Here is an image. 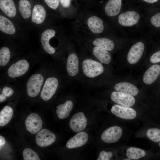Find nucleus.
<instances>
[{
    "mask_svg": "<svg viewBox=\"0 0 160 160\" xmlns=\"http://www.w3.org/2000/svg\"><path fill=\"white\" fill-rule=\"evenodd\" d=\"M147 12L135 10L123 11L117 17V22L121 30L122 37H141L146 36Z\"/></svg>",
    "mask_w": 160,
    "mask_h": 160,
    "instance_id": "obj_1",
    "label": "nucleus"
},
{
    "mask_svg": "<svg viewBox=\"0 0 160 160\" xmlns=\"http://www.w3.org/2000/svg\"><path fill=\"white\" fill-rule=\"evenodd\" d=\"M81 65L82 73L87 79H96L104 71V67L101 63L92 59L87 58L84 60Z\"/></svg>",
    "mask_w": 160,
    "mask_h": 160,
    "instance_id": "obj_2",
    "label": "nucleus"
},
{
    "mask_svg": "<svg viewBox=\"0 0 160 160\" xmlns=\"http://www.w3.org/2000/svg\"><path fill=\"white\" fill-rule=\"evenodd\" d=\"M44 81V78L40 74L32 75L28 80L26 85V91L29 96L34 97L39 93Z\"/></svg>",
    "mask_w": 160,
    "mask_h": 160,
    "instance_id": "obj_3",
    "label": "nucleus"
},
{
    "mask_svg": "<svg viewBox=\"0 0 160 160\" xmlns=\"http://www.w3.org/2000/svg\"><path fill=\"white\" fill-rule=\"evenodd\" d=\"M58 86V79L50 77L46 80L41 94V97L44 101L50 100L55 93Z\"/></svg>",
    "mask_w": 160,
    "mask_h": 160,
    "instance_id": "obj_4",
    "label": "nucleus"
},
{
    "mask_svg": "<svg viewBox=\"0 0 160 160\" xmlns=\"http://www.w3.org/2000/svg\"><path fill=\"white\" fill-rule=\"evenodd\" d=\"M145 49V44L142 41L135 43L129 50L127 56L128 62L131 64H136L142 57Z\"/></svg>",
    "mask_w": 160,
    "mask_h": 160,
    "instance_id": "obj_5",
    "label": "nucleus"
},
{
    "mask_svg": "<svg viewBox=\"0 0 160 160\" xmlns=\"http://www.w3.org/2000/svg\"><path fill=\"white\" fill-rule=\"evenodd\" d=\"M29 64L25 60H20L12 65L8 68L7 73L11 78H15L21 76L28 71Z\"/></svg>",
    "mask_w": 160,
    "mask_h": 160,
    "instance_id": "obj_6",
    "label": "nucleus"
},
{
    "mask_svg": "<svg viewBox=\"0 0 160 160\" xmlns=\"http://www.w3.org/2000/svg\"><path fill=\"white\" fill-rule=\"evenodd\" d=\"M111 100L115 103L127 107H131L135 103L134 97L129 94L117 91L113 92L111 95Z\"/></svg>",
    "mask_w": 160,
    "mask_h": 160,
    "instance_id": "obj_7",
    "label": "nucleus"
},
{
    "mask_svg": "<svg viewBox=\"0 0 160 160\" xmlns=\"http://www.w3.org/2000/svg\"><path fill=\"white\" fill-rule=\"evenodd\" d=\"M122 134L121 128L118 126L110 127L105 130L101 136L102 140L107 143H114L121 137Z\"/></svg>",
    "mask_w": 160,
    "mask_h": 160,
    "instance_id": "obj_8",
    "label": "nucleus"
},
{
    "mask_svg": "<svg viewBox=\"0 0 160 160\" xmlns=\"http://www.w3.org/2000/svg\"><path fill=\"white\" fill-rule=\"evenodd\" d=\"M37 145L42 147L48 146L53 143L56 140L55 135L47 129H43L39 132L36 137Z\"/></svg>",
    "mask_w": 160,
    "mask_h": 160,
    "instance_id": "obj_9",
    "label": "nucleus"
},
{
    "mask_svg": "<svg viewBox=\"0 0 160 160\" xmlns=\"http://www.w3.org/2000/svg\"><path fill=\"white\" fill-rule=\"evenodd\" d=\"M111 113L116 116L125 119H135L137 115L136 111L129 107L122 106L116 104L112 106Z\"/></svg>",
    "mask_w": 160,
    "mask_h": 160,
    "instance_id": "obj_10",
    "label": "nucleus"
},
{
    "mask_svg": "<svg viewBox=\"0 0 160 160\" xmlns=\"http://www.w3.org/2000/svg\"><path fill=\"white\" fill-rule=\"evenodd\" d=\"M27 130L32 134L38 132L41 129L42 121L41 117L36 113L30 114L25 121Z\"/></svg>",
    "mask_w": 160,
    "mask_h": 160,
    "instance_id": "obj_11",
    "label": "nucleus"
},
{
    "mask_svg": "<svg viewBox=\"0 0 160 160\" xmlns=\"http://www.w3.org/2000/svg\"><path fill=\"white\" fill-rule=\"evenodd\" d=\"M80 62L77 55L75 53L70 54L68 56L66 68L68 74L72 78L78 75L80 71Z\"/></svg>",
    "mask_w": 160,
    "mask_h": 160,
    "instance_id": "obj_12",
    "label": "nucleus"
},
{
    "mask_svg": "<svg viewBox=\"0 0 160 160\" xmlns=\"http://www.w3.org/2000/svg\"><path fill=\"white\" fill-rule=\"evenodd\" d=\"M87 124V119L84 113L79 112L73 115L69 122L70 126L73 132H78L84 130Z\"/></svg>",
    "mask_w": 160,
    "mask_h": 160,
    "instance_id": "obj_13",
    "label": "nucleus"
},
{
    "mask_svg": "<svg viewBox=\"0 0 160 160\" xmlns=\"http://www.w3.org/2000/svg\"><path fill=\"white\" fill-rule=\"evenodd\" d=\"M88 139V134L85 132H80L71 138L67 142L66 146L69 149L82 146L85 144Z\"/></svg>",
    "mask_w": 160,
    "mask_h": 160,
    "instance_id": "obj_14",
    "label": "nucleus"
},
{
    "mask_svg": "<svg viewBox=\"0 0 160 160\" xmlns=\"http://www.w3.org/2000/svg\"><path fill=\"white\" fill-rule=\"evenodd\" d=\"M122 0H109L106 4L104 10L108 16L113 17L118 16L121 9Z\"/></svg>",
    "mask_w": 160,
    "mask_h": 160,
    "instance_id": "obj_15",
    "label": "nucleus"
},
{
    "mask_svg": "<svg viewBox=\"0 0 160 160\" xmlns=\"http://www.w3.org/2000/svg\"><path fill=\"white\" fill-rule=\"evenodd\" d=\"M160 74V66L158 64L152 65L144 73L143 81L146 84H151L156 80Z\"/></svg>",
    "mask_w": 160,
    "mask_h": 160,
    "instance_id": "obj_16",
    "label": "nucleus"
},
{
    "mask_svg": "<svg viewBox=\"0 0 160 160\" xmlns=\"http://www.w3.org/2000/svg\"><path fill=\"white\" fill-rule=\"evenodd\" d=\"M55 33L54 30L49 29L44 31L41 34V42L43 47L46 52L50 54H53L55 52V49L49 43V40L55 36Z\"/></svg>",
    "mask_w": 160,
    "mask_h": 160,
    "instance_id": "obj_17",
    "label": "nucleus"
},
{
    "mask_svg": "<svg viewBox=\"0 0 160 160\" xmlns=\"http://www.w3.org/2000/svg\"><path fill=\"white\" fill-rule=\"evenodd\" d=\"M87 24L89 28L93 33L100 34L104 30V25L102 20L99 17L93 16L88 19Z\"/></svg>",
    "mask_w": 160,
    "mask_h": 160,
    "instance_id": "obj_18",
    "label": "nucleus"
},
{
    "mask_svg": "<svg viewBox=\"0 0 160 160\" xmlns=\"http://www.w3.org/2000/svg\"><path fill=\"white\" fill-rule=\"evenodd\" d=\"M114 88L116 91L130 94L136 96L139 92V90L135 85L127 82H122L116 84Z\"/></svg>",
    "mask_w": 160,
    "mask_h": 160,
    "instance_id": "obj_19",
    "label": "nucleus"
},
{
    "mask_svg": "<svg viewBox=\"0 0 160 160\" xmlns=\"http://www.w3.org/2000/svg\"><path fill=\"white\" fill-rule=\"evenodd\" d=\"M94 56L101 63L108 64L111 62V57L108 51L99 47L95 46L92 50Z\"/></svg>",
    "mask_w": 160,
    "mask_h": 160,
    "instance_id": "obj_20",
    "label": "nucleus"
},
{
    "mask_svg": "<svg viewBox=\"0 0 160 160\" xmlns=\"http://www.w3.org/2000/svg\"><path fill=\"white\" fill-rule=\"evenodd\" d=\"M46 12L44 7L39 4L35 5L33 10L32 21L36 24L42 23L44 20Z\"/></svg>",
    "mask_w": 160,
    "mask_h": 160,
    "instance_id": "obj_21",
    "label": "nucleus"
},
{
    "mask_svg": "<svg viewBox=\"0 0 160 160\" xmlns=\"http://www.w3.org/2000/svg\"><path fill=\"white\" fill-rule=\"evenodd\" d=\"M73 103L71 101L68 100L64 103L57 106L56 112L58 117L61 119L67 118L73 108Z\"/></svg>",
    "mask_w": 160,
    "mask_h": 160,
    "instance_id": "obj_22",
    "label": "nucleus"
},
{
    "mask_svg": "<svg viewBox=\"0 0 160 160\" xmlns=\"http://www.w3.org/2000/svg\"><path fill=\"white\" fill-rule=\"evenodd\" d=\"M0 8L8 16L13 17L16 13V9L12 0H0Z\"/></svg>",
    "mask_w": 160,
    "mask_h": 160,
    "instance_id": "obj_23",
    "label": "nucleus"
},
{
    "mask_svg": "<svg viewBox=\"0 0 160 160\" xmlns=\"http://www.w3.org/2000/svg\"><path fill=\"white\" fill-rule=\"evenodd\" d=\"M93 45L111 51L113 49L115 45L114 41L106 37H100L95 39L93 42Z\"/></svg>",
    "mask_w": 160,
    "mask_h": 160,
    "instance_id": "obj_24",
    "label": "nucleus"
},
{
    "mask_svg": "<svg viewBox=\"0 0 160 160\" xmlns=\"http://www.w3.org/2000/svg\"><path fill=\"white\" fill-rule=\"evenodd\" d=\"M0 30L9 34H13L15 32V27L8 19L2 15L0 16Z\"/></svg>",
    "mask_w": 160,
    "mask_h": 160,
    "instance_id": "obj_25",
    "label": "nucleus"
},
{
    "mask_svg": "<svg viewBox=\"0 0 160 160\" xmlns=\"http://www.w3.org/2000/svg\"><path fill=\"white\" fill-rule=\"evenodd\" d=\"M13 111L12 109L8 106H5L0 112V126H4L8 124L11 120Z\"/></svg>",
    "mask_w": 160,
    "mask_h": 160,
    "instance_id": "obj_26",
    "label": "nucleus"
},
{
    "mask_svg": "<svg viewBox=\"0 0 160 160\" xmlns=\"http://www.w3.org/2000/svg\"><path fill=\"white\" fill-rule=\"evenodd\" d=\"M19 9L22 17L26 19L29 18L31 13V6L27 0H20L19 2Z\"/></svg>",
    "mask_w": 160,
    "mask_h": 160,
    "instance_id": "obj_27",
    "label": "nucleus"
},
{
    "mask_svg": "<svg viewBox=\"0 0 160 160\" xmlns=\"http://www.w3.org/2000/svg\"><path fill=\"white\" fill-rule=\"evenodd\" d=\"M126 155L129 159H138L144 157L145 155V152L143 149L130 147L127 149Z\"/></svg>",
    "mask_w": 160,
    "mask_h": 160,
    "instance_id": "obj_28",
    "label": "nucleus"
},
{
    "mask_svg": "<svg viewBox=\"0 0 160 160\" xmlns=\"http://www.w3.org/2000/svg\"><path fill=\"white\" fill-rule=\"evenodd\" d=\"M10 58V53L8 48L3 47L0 50V65H6L9 62Z\"/></svg>",
    "mask_w": 160,
    "mask_h": 160,
    "instance_id": "obj_29",
    "label": "nucleus"
},
{
    "mask_svg": "<svg viewBox=\"0 0 160 160\" xmlns=\"http://www.w3.org/2000/svg\"><path fill=\"white\" fill-rule=\"evenodd\" d=\"M148 137L155 142L160 141V129L156 128H150L148 129L146 133Z\"/></svg>",
    "mask_w": 160,
    "mask_h": 160,
    "instance_id": "obj_30",
    "label": "nucleus"
},
{
    "mask_svg": "<svg viewBox=\"0 0 160 160\" xmlns=\"http://www.w3.org/2000/svg\"><path fill=\"white\" fill-rule=\"evenodd\" d=\"M23 155L24 160H40L37 153L32 149L26 148L23 151Z\"/></svg>",
    "mask_w": 160,
    "mask_h": 160,
    "instance_id": "obj_31",
    "label": "nucleus"
},
{
    "mask_svg": "<svg viewBox=\"0 0 160 160\" xmlns=\"http://www.w3.org/2000/svg\"><path fill=\"white\" fill-rule=\"evenodd\" d=\"M149 20L153 26L156 27H160V12L152 15Z\"/></svg>",
    "mask_w": 160,
    "mask_h": 160,
    "instance_id": "obj_32",
    "label": "nucleus"
},
{
    "mask_svg": "<svg viewBox=\"0 0 160 160\" xmlns=\"http://www.w3.org/2000/svg\"><path fill=\"white\" fill-rule=\"evenodd\" d=\"M112 156L111 152H106L105 151H102L100 153L97 160H109Z\"/></svg>",
    "mask_w": 160,
    "mask_h": 160,
    "instance_id": "obj_33",
    "label": "nucleus"
},
{
    "mask_svg": "<svg viewBox=\"0 0 160 160\" xmlns=\"http://www.w3.org/2000/svg\"><path fill=\"white\" fill-rule=\"evenodd\" d=\"M149 60L152 63H157L160 62V50L152 54Z\"/></svg>",
    "mask_w": 160,
    "mask_h": 160,
    "instance_id": "obj_34",
    "label": "nucleus"
},
{
    "mask_svg": "<svg viewBox=\"0 0 160 160\" xmlns=\"http://www.w3.org/2000/svg\"><path fill=\"white\" fill-rule=\"evenodd\" d=\"M47 5L53 9H56L59 4V0H44Z\"/></svg>",
    "mask_w": 160,
    "mask_h": 160,
    "instance_id": "obj_35",
    "label": "nucleus"
},
{
    "mask_svg": "<svg viewBox=\"0 0 160 160\" xmlns=\"http://www.w3.org/2000/svg\"><path fill=\"white\" fill-rule=\"evenodd\" d=\"M7 97L11 96L14 93L13 89L11 87H4L1 92Z\"/></svg>",
    "mask_w": 160,
    "mask_h": 160,
    "instance_id": "obj_36",
    "label": "nucleus"
},
{
    "mask_svg": "<svg viewBox=\"0 0 160 160\" xmlns=\"http://www.w3.org/2000/svg\"><path fill=\"white\" fill-rule=\"evenodd\" d=\"M62 6L64 7H67L69 6L71 0H59Z\"/></svg>",
    "mask_w": 160,
    "mask_h": 160,
    "instance_id": "obj_37",
    "label": "nucleus"
},
{
    "mask_svg": "<svg viewBox=\"0 0 160 160\" xmlns=\"http://www.w3.org/2000/svg\"><path fill=\"white\" fill-rule=\"evenodd\" d=\"M6 141L4 138L2 136H0V149L4 145Z\"/></svg>",
    "mask_w": 160,
    "mask_h": 160,
    "instance_id": "obj_38",
    "label": "nucleus"
},
{
    "mask_svg": "<svg viewBox=\"0 0 160 160\" xmlns=\"http://www.w3.org/2000/svg\"><path fill=\"white\" fill-rule=\"evenodd\" d=\"M6 96L3 94L2 93L0 95V103H2L4 101L6 100Z\"/></svg>",
    "mask_w": 160,
    "mask_h": 160,
    "instance_id": "obj_39",
    "label": "nucleus"
},
{
    "mask_svg": "<svg viewBox=\"0 0 160 160\" xmlns=\"http://www.w3.org/2000/svg\"><path fill=\"white\" fill-rule=\"evenodd\" d=\"M144 2L149 4L154 3L156 2L158 0H142Z\"/></svg>",
    "mask_w": 160,
    "mask_h": 160,
    "instance_id": "obj_40",
    "label": "nucleus"
},
{
    "mask_svg": "<svg viewBox=\"0 0 160 160\" xmlns=\"http://www.w3.org/2000/svg\"><path fill=\"white\" fill-rule=\"evenodd\" d=\"M159 145L160 147V142L159 143Z\"/></svg>",
    "mask_w": 160,
    "mask_h": 160,
    "instance_id": "obj_41",
    "label": "nucleus"
}]
</instances>
